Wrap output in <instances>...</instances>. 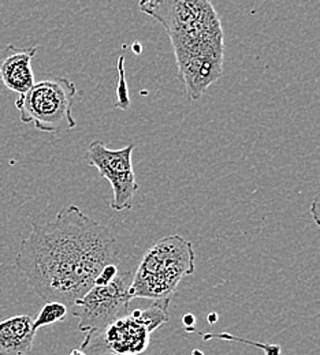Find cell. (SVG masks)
Wrapping results in <instances>:
<instances>
[{
  "instance_id": "1",
  "label": "cell",
  "mask_w": 320,
  "mask_h": 355,
  "mask_svg": "<svg viewBox=\"0 0 320 355\" xmlns=\"http://www.w3.org/2000/svg\"><path fill=\"white\" fill-rule=\"evenodd\" d=\"M117 263L112 234L77 205L63 208L53 220L33 223L14 260L43 301L67 308L91 290L104 266Z\"/></svg>"
},
{
  "instance_id": "2",
  "label": "cell",
  "mask_w": 320,
  "mask_h": 355,
  "mask_svg": "<svg viewBox=\"0 0 320 355\" xmlns=\"http://www.w3.org/2000/svg\"><path fill=\"white\" fill-rule=\"evenodd\" d=\"M193 245L180 235L158 241L133 273L130 300H170L180 282L194 272Z\"/></svg>"
},
{
  "instance_id": "3",
  "label": "cell",
  "mask_w": 320,
  "mask_h": 355,
  "mask_svg": "<svg viewBox=\"0 0 320 355\" xmlns=\"http://www.w3.org/2000/svg\"><path fill=\"white\" fill-rule=\"evenodd\" d=\"M138 7L162 24L171 40L174 52L197 44L224 42L219 17L210 1H141Z\"/></svg>"
},
{
  "instance_id": "4",
  "label": "cell",
  "mask_w": 320,
  "mask_h": 355,
  "mask_svg": "<svg viewBox=\"0 0 320 355\" xmlns=\"http://www.w3.org/2000/svg\"><path fill=\"white\" fill-rule=\"evenodd\" d=\"M170 300L153 301L146 309H136L103 331L87 334L81 352L87 355H140L149 346L153 331L169 321Z\"/></svg>"
},
{
  "instance_id": "5",
  "label": "cell",
  "mask_w": 320,
  "mask_h": 355,
  "mask_svg": "<svg viewBox=\"0 0 320 355\" xmlns=\"http://www.w3.org/2000/svg\"><path fill=\"white\" fill-rule=\"evenodd\" d=\"M77 92L76 84L65 77L36 83L15 100L21 122L33 123L37 130L46 133L73 130L77 126L73 116Z\"/></svg>"
},
{
  "instance_id": "6",
  "label": "cell",
  "mask_w": 320,
  "mask_h": 355,
  "mask_svg": "<svg viewBox=\"0 0 320 355\" xmlns=\"http://www.w3.org/2000/svg\"><path fill=\"white\" fill-rule=\"evenodd\" d=\"M132 283L133 272L125 270L108 286H93L71 306L73 315L78 318V329L85 334L99 332L126 315L132 301Z\"/></svg>"
},
{
  "instance_id": "7",
  "label": "cell",
  "mask_w": 320,
  "mask_h": 355,
  "mask_svg": "<svg viewBox=\"0 0 320 355\" xmlns=\"http://www.w3.org/2000/svg\"><path fill=\"white\" fill-rule=\"evenodd\" d=\"M135 144L121 149H108L101 141H93L87 149V162L97 168L99 174L106 178L112 187L111 208L114 211L132 209L138 184L133 170Z\"/></svg>"
},
{
  "instance_id": "8",
  "label": "cell",
  "mask_w": 320,
  "mask_h": 355,
  "mask_svg": "<svg viewBox=\"0 0 320 355\" xmlns=\"http://www.w3.org/2000/svg\"><path fill=\"white\" fill-rule=\"evenodd\" d=\"M178 74L190 100H199L224 70V48H204L176 56Z\"/></svg>"
},
{
  "instance_id": "9",
  "label": "cell",
  "mask_w": 320,
  "mask_h": 355,
  "mask_svg": "<svg viewBox=\"0 0 320 355\" xmlns=\"http://www.w3.org/2000/svg\"><path fill=\"white\" fill-rule=\"evenodd\" d=\"M36 52L37 46L18 48L8 44L0 48V80L6 88L21 96L36 84L32 69Z\"/></svg>"
},
{
  "instance_id": "10",
  "label": "cell",
  "mask_w": 320,
  "mask_h": 355,
  "mask_svg": "<svg viewBox=\"0 0 320 355\" xmlns=\"http://www.w3.org/2000/svg\"><path fill=\"white\" fill-rule=\"evenodd\" d=\"M36 331L26 314L0 321V355H31Z\"/></svg>"
},
{
  "instance_id": "11",
  "label": "cell",
  "mask_w": 320,
  "mask_h": 355,
  "mask_svg": "<svg viewBox=\"0 0 320 355\" xmlns=\"http://www.w3.org/2000/svg\"><path fill=\"white\" fill-rule=\"evenodd\" d=\"M67 315V306L60 302H46V305L39 311L37 317L33 320V328L37 332L40 328L63 321Z\"/></svg>"
},
{
  "instance_id": "12",
  "label": "cell",
  "mask_w": 320,
  "mask_h": 355,
  "mask_svg": "<svg viewBox=\"0 0 320 355\" xmlns=\"http://www.w3.org/2000/svg\"><path fill=\"white\" fill-rule=\"evenodd\" d=\"M124 63H125V58L119 56L118 59V71H119V81H118V89H117V96H118V101L115 103V107L122 108V110H128L130 100H129V93L126 88V80H125V69H124Z\"/></svg>"
},
{
  "instance_id": "13",
  "label": "cell",
  "mask_w": 320,
  "mask_h": 355,
  "mask_svg": "<svg viewBox=\"0 0 320 355\" xmlns=\"http://www.w3.org/2000/svg\"><path fill=\"white\" fill-rule=\"evenodd\" d=\"M118 273H119V269H118L117 264L106 266L101 269L99 276L96 277L93 286H108V284H111L117 279Z\"/></svg>"
},
{
  "instance_id": "14",
  "label": "cell",
  "mask_w": 320,
  "mask_h": 355,
  "mask_svg": "<svg viewBox=\"0 0 320 355\" xmlns=\"http://www.w3.org/2000/svg\"><path fill=\"white\" fill-rule=\"evenodd\" d=\"M310 214L312 216V220L317 223V225L320 227V191L317 194V197L314 198V201L311 202Z\"/></svg>"
},
{
  "instance_id": "15",
  "label": "cell",
  "mask_w": 320,
  "mask_h": 355,
  "mask_svg": "<svg viewBox=\"0 0 320 355\" xmlns=\"http://www.w3.org/2000/svg\"><path fill=\"white\" fill-rule=\"evenodd\" d=\"M183 325L189 329V328H192L193 325H194V322H196V318H194V315L193 314H185L183 318Z\"/></svg>"
},
{
  "instance_id": "16",
  "label": "cell",
  "mask_w": 320,
  "mask_h": 355,
  "mask_svg": "<svg viewBox=\"0 0 320 355\" xmlns=\"http://www.w3.org/2000/svg\"><path fill=\"white\" fill-rule=\"evenodd\" d=\"M217 321H218V314H217V313H210V314H208V322L214 324V322H217Z\"/></svg>"
},
{
  "instance_id": "17",
  "label": "cell",
  "mask_w": 320,
  "mask_h": 355,
  "mask_svg": "<svg viewBox=\"0 0 320 355\" xmlns=\"http://www.w3.org/2000/svg\"><path fill=\"white\" fill-rule=\"evenodd\" d=\"M69 355H87L85 354V353H84V352H81V350H80V349H76V350H73V352H71V353H70V354Z\"/></svg>"
},
{
  "instance_id": "18",
  "label": "cell",
  "mask_w": 320,
  "mask_h": 355,
  "mask_svg": "<svg viewBox=\"0 0 320 355\" xmlns=\"http://www.w3.org/2000/svg\"><path fill=\"white\" fill-rule=\"evenodd\" d=\"M133 51H136L137 53H140V52H141V46L138 45V43H136V44H133Z\"/></svg>"
}]
</instances>
